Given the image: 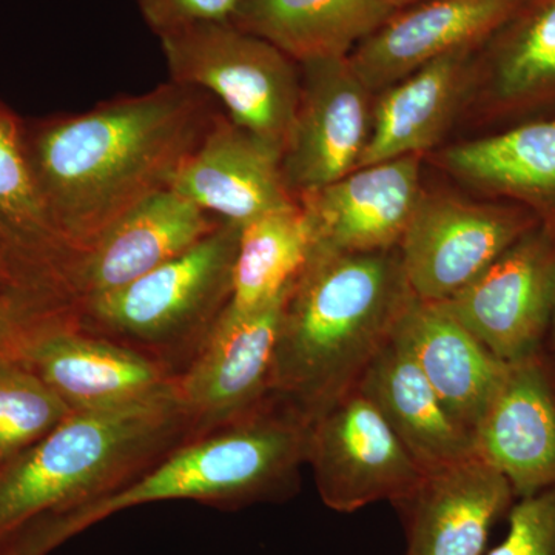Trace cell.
Instances as JSON below:
<instances>
[{
  "mask_svg": "<svg viewBox=\"0 0 555 555\" xmlns=\"http://www.w3.org/2000/svg\"><path fill=\"white\" fill-rule=\"evenodd\" d=\"M219 224L221 219L177 190H160L76 255L67 273L69 298L80 305L118 291L184 254Z\"/></svg>",
  "mask_w": 555,
  "mask_h": 555,
  "instance_id": "cell-13",
  "label": "cell"
},
{
  "mask_svg": "<svg viewBox=\"0 0 555 555\" xmlns=\"http://www.w3.org/2000/svg\"><path fill=\"white\" fill-rule=\"evenodd\" d=\"M357 387L378 408L423 474L476 455L473 436L449 415L396 334Z\"/></svg>",
  "mask_w": 555,
  "mask_h": 555,
  "instance_id": "cell-22",
  "label": "cell"
},
{
  "mask_svg": "<svg viewBox=\"0 0 555 555\" xmlns=\"http://www.w3.org/2000/svg\"><path fill=\"white\" fill-rule=\"evenodd\" d=\"M306 465L328 509L349 514L397 502L423 473L378 408L358 387L310 422Z\"/></svg>",
  "mask_w": 555,
  "mask_h": 555,
  "instance_id": "cell-7",
  "label": "cell"
},
{
  "mask_svg": "<svg viewBox=\"0 0 555 555\" xmlns=\"http://www.w3.org/2000/svg\"><path fill=\"white\" fill-rule=\"evenodd\" d=\"M396 335L406 345L449 415L473 436L502 385L507 363L440 302L415 298Z\"/></svg>",
  "mask_w": 555,
  "mask_h": 555,
  "instance_id": "cell-20",
  "label": "cell"
},
{
  "mask_svg": "<svg viewBox=\"0 0 555 555\" xmlns=\"http://www.w3.org/2000/svg\"><path fill=\"white\" fill-rule=\"evenodd\" d=\"M159 40L170 80L218 98L233 122L283 159L301 93L297 62L230 21L199 22Z\"/></svg>",
  "mask_w": 555,
  "mask_h": 555,
  "instance_id": "cell-6",
  "label": "cell"
},
{
  "mask_svg": "<svg viewBox=\"0 0 555 555\" xmlns=\"http://www.w3.org/2000/svg\"><path fill=\"white\" fill-rule=\"evenodd\" d=\"M420 156L360 167L298 196L312 246L367 254L400 246L422 198Z\"/></svg>",
  "mask_w": 555,
  "mask_h": 555,
  "instance_id": "cell-14",
  "label": "cell"
},
{
  "mask_svg": "<svg viewBox=\"0 0 555 555\" xmlns=\"http://www.w3.org/2000/svg\"><path fill=\"white\" fill-rule=\"evenodd\" d=\"M473 441L516 499L555 486V378L542 352L507 363Z\"/></svg>",
  "mask_w": 555,
  "mask_h": 555,
  "instance_id": "cell-17",
  "label": "cell"
},
{
  "mask_svg": "<svg viewBox=\"0 0 555 555\" xmlns=\"http://www.w3.org/2000/svg\"><path fill=\"white\" fill-rule=\"evenodd\" d=\"M76 309V302L49 288L20 284L0 292V363L22 361L47 327Z\"/></svg>",
  "mask_w": 555,
  "mask_h": 555,
  "instance_id": "cell-28",
  "label": "cell"
},
{
  "mask_svg": "<svg viewBox=\"0 0 555 555\" xmlns=\"http://www.w3.org/2000/svg\"><path fill=\"white\" fill-rule=\"evenodd\" d=\"M414 299L400 248L310 247L281 315L270 397L312 422L357 387Z\"/></svg>",
  "mask_w": 555,
  "mask_h": 555,
  "instance_id": "cell-2",
  "label": "cell"
},
{
  "mask_svg": "<svg viewBox=\"0 0 555 555\" xmlns=\"http://www.w3.org/2000/svg\"><path fill=\"white\" fill-rule=\"evenodd\" d=\"M292 287L248 312L225 308L179 372L175 386L192 423V437L236 422L269 400L278 331Z\"/></svg>",
  "mask_w": 555,
  "mask_h": 555,
  "instance_id": "cell-10",
  "label": "cell"
},
{
  "mask_svg": "<svg viewBox=\"0 0 555 555\" xmlns=\"http://www.w3.org/2000/svg\"><path fill=\"white\" fill-rule=\"evenodd\" d=\"M171 189L221 221L251 219L297 206L281 155L218 112Z\"/></svg>",
  "mask_w": 555,
  "mask_h": 555,
  "instance_id": "cell-18",
  "label": "cell"
},
{
  "mask_svg": "<svg viewBox=\"0 0 555 555\" xmlns=\"http://www.w3.org/2000/svg\"><path fill=\"white\" fill-rule=\"evenodd\" d=\"M443 160L474 188L528 208L555 236V113L452 145Z\"/></svg>",
  "mask_w": 555,
  "mask_h": 555,
  "instance_id": "cell-23",
  "label": "cell"
},
{
  "mask_svg": "<svg viewBox=\"0 0 555 555\" xmlns=\"http://www.w3.org/2000/svg\"><path fill=\"white\" fill-rule=\"evenodd\" d=\"M11 286H20V283L14 280L13 275H11L9 270L5 269V266L0 262V292L5 291V288Z\"/></svg>",
  "mask_w": 555,
  "mask_h": 555,
  "instance_id": "cell-33",
  "label": "cell"
},
{
  "mask_svg": "<svg viewBox=\"0 0 555 555\" xmlns=\"http://www.w3.org/2000/svg\"><path fill=\"white\" fill-rule=\"evenodd\" d=\"M297 119L283 159L284 179L298 198L360 166L371 138L374 101L347 57L299 64Z\"/></svg>",
  "mask_w": 555,
  "mask_h": 555,
  "instance_id": "cell-11",
  "label": "cell"
},
{
  "mask_svg": "<svg viewBox=\"0 0 555 555\" xmlns=\"http://www.w3.org/2000/svg\"><path fill=\"white\" fill-rule=\"evenodd\" d=\"M392 10L409 9V7L418 5V3L429 2V0H382Z\"/></svg>",
  "mask_w": 555,
  "mask_h": 555,
  "instance_id": "cell-34",
  "label": "cell"
},
{
  "mask_svg": "<svg viewBox=\"0 0 555 555\" xmlns=\"http://www.w3.org/2000/svg\"><path fill=\"white\" fill-rule=\"evenodd\" d=\"M507 518L505 540L488 555H555V486L518 499Z\"/></svg>",
  "mask_w": 555,
  "mask_h": 555,
  "instance_id": "cell-29",
  "label": "cell"
},
{
  "mask_svg": "<svg viewBox=\"0 0 555 555\" xmlns=\"http://www.w3.org/2000/svg\"><path fill=\"white\" fill-rule=\"evenodd\" d=\"M440 305L505 363L542 352L555 308V236L540 224L529 230Z\"/></svg>",
  "mask_w": 555,
  "mask_h": 555,
  "instance_id": "cell-9",
  "label": "cell"
},
{
  "mask_svg": "<svg viewBox=\"0 0 555 555\" xmlns=\"http://www.w3.org/2000/svg\"><path fill=\"white\" fill-rule=\"evenodd\" d=\"M73 411L22 361L0 363V465L33 447Z\"/></svg>",
  "mask_w": 555,
  "mask_h": 555,
  "instance_id": "cell-27",
  "label": "cell"
},
{
  "mask_svg": "<svg viewBox=\"0 0 555 555\" xmlns=\"http://www.w3.org/2000/svg\"><path fill=\"white\" fill-rule=\"evenodd\" d=\"M476 82L494 115L555 105V0H521L478 50Z\"/></svg>",
  "mask_w": 555,
  "mask_h": 555,
  "instance_id": "cell-24",
  "label": "cell"
},
{
  "mask_svg": "<svg viewBox=\"0 0 555 555\" xmlns=\"http://www.w3.org/2000/svg\"><path fill=\"white\" fill-rule=\"evenodd\" d=\"M22 363L73 412L129 403L177 379L163 361L80 326L78 309L47 327L25 350Z\"/></svg>",
  "mask_w": 555,
  "mask_h": 555,
  "instance_id": "cell-12",
  "label": "cell"
},
{
  "mask_svg": "<svg viewBox=\"0 0 555 555\" xmlns=\"http://www.w3.org/2000/svg\"><path fill=\"white\" fill-rule=\"evenodd\" d=\"M393 11L382 0H238L230 22L306 64L349 56Z\"/></svg>",
  "mask_w": 555,
  "mask_h": 555,
  "instance_id": "cell-25",
  "label": "cell"
},
{
  "mask_svg": "<svg viewBox=\"0 0 555 555\" xmlns=\"http://www.w3.org/2000/svg\"><path fill=\"white\" fill-rule=\"evenodd\" d=\"M310 420L270 397L236 422L185 440L119 491L40 520L51 545L105 518L152 503L192 500L218 507L276 502L297 492Z\"/></svg>",
  "mask_w": 555,
  "mask_h": 555,
  "instance_id": "cell-4",
  "label": "cell"
},
{
  "mask_svg": "<svg viewBox=\"0 0 555 555\" xmlns=\"http://www.w3.org/2000/svg\"><path fill=\"white\" fill-rule=\"evenodd\" d=\"M539 224L521 206L423 193L398 246L409 286L416 299L447 301Z\"/></svg>",
  "mask_w": 555,
  "mask_h": 555,
  "instance_id": "cell-8",
  "label": "cell"
},
{
  "mask_svg": "<svg viewBox=\"0 0 555 555\" xmlns=\"http://www.w3.org/2000/svg\"><path fill=\"white\" fill-rule=\"evenodd\" d=\"M190 437L175 383L129 403L73 412L0 470V543L119 491Z\"/></svg>",
  "mask_w": 555,
  "mask_h": 555,
  "instance_id": "cell-3",
  "label": "cell"
},
{
  "mask_svg": "<svg viewBox=\"0 0 555 555\" xmlns=\"http://www.w3.org/2000/svg\"><path fill=\"white\" fill-rule=\"evenodd\" d=\"M27 535L22 537L17 545L7 551L5 555H46L51 550L42 532L36 526L27 528Z\"/></svg>",
  "mask_w": 555,
  "mask_h": 555,
  "instance_id": "cell-31",
  "label": "cell"
},
{
  "mask_svg": "<svg viewBox=\"0 0 555 555\" xmlns=\"http://www.w3.org/2000/svg\"><path fill=\"white\" fill-rule=\"evenodd\" d=\"M73 259L33 177L25 120L0 100V262L22 286L72 299L67 273Z\"/></svg>",
  "mask_w": 555,
  "mask_h": 555,
  "instance_id": "cell-19",
  "label": "cell"
},
{
  "mask_svg": "<svg viewBox=\"0 0 555 555\" xmlns=\"http://www.w3.org/2000/svg\"><path fill=\"white\" fill-rule=\"evenodd\" d=\"M514 500L507 478L476 454L423 474L392 506L406 555H483L489 531Z\"/></svg>",
  "mask_w": 555,
  "mask_h": 555,
  "instance_id": "cell-16",
  "label": "cell"
},
{
  "mask_svg": "<svg viewBox=\"0 0 555 555\" xmlns=\"http://www.w3.org/2000/svg\"><path fill=\"white\" fill-rule=\"evenodd\" d=\"M241 229L221 221L147 275L80 302V326L156 358L178 375V357L189 364L229 306Z\"/></svg>",
  "mask_w": 555,
  "mask_h": 555,
  "instance_id": "cell-5",
  "label": "cell"
},
{
  "mask_svg": "<svg viewBox=\"0 0 555 555\" xmlns=\"http://www.w3.org/2000/svg\"><path fill=\"white\" fill-rule=\"evenodd\" d=\"M217 113L206 91L169 80L76 115L25 120L40 198L75 257L139 203L171 189Z\"/></svg>",
  "mask_w": 555,
  "mask_h": 555,
  "instance_id": "cell-1",
  "label": "cell"
},
{
  "mask_svg": "<svg viewBox=\"0 0 555 555\" xmlns=\"http://www.w3.org/2000/svg\"><path fill=\"white\" fill-rule=\"evenodd\" d=\"M238 0H138L142 20L158 38L199 22L230 21Z\"/></svg>",
  "mask_w": 555,
  "mask_h": 555,
  "instance_id": "cell-30",
  "label": "cell"
},
{
  "mask_svg": "<svg viewBox=\"0 0 555 555\" xmlns=\"http://www.w3.org/2000/svg\"><path fill=\"white\" fill-rule=\"evenodd\" d=\"M477 53L454 51L379 91L358 169L433 149L465 101L470 82H476Z\"/></svg>",
  "mask_w": 555,
  "mask_h": 555,
  "instance_id": "cell-21",
  "label": "cell"
},
{
  "mask_svg": "<svg viewBox=\"0 0 555 555\" xmlns=\"http://www.w3.org/2000/svg\"><path fill=\"white\" fill-rule=\"evenodd\" d=\"M310 247L312 236L299 204L246 222L228 309L244 313L280 297L297 280Z\"/></svg>",
  "mask_w": 555,
  "mask_h": 555,
  "instance_id": "cell-26",
  "label": "cell"
},
{
  "mask_svg": "<svg viewBox=\"0 0 555 555\" xmlns=\"http://www.w3.org/2000/svg\"><path fill=\"white\" fill-rule=\"evenodd\" d=\"M521 0H429L396 10L347 56L371 93L389 89L429 62L480 50Z\"/></svg>",
  "mask_w": 555,
  "mask_h": 555,
  "instance_id": "cell-15",
  "label": "cell"
},
{
  "mask_svg": "<svg viewBox=\"0 0 555 555\" xmlns=\"http://www.w3.org/2000/svg\"><path fill=\"white\" fill-rule=\"evenodd\" d=\"M542 353L555 378V308L553 320H551L550 324V331H547L545 343H543Z\"/></svg>",
  "mask_w": 555,
  "mask_h": 555,
  "instance_id": "cell-32",
  "label": "cell"
}]
</instances>
